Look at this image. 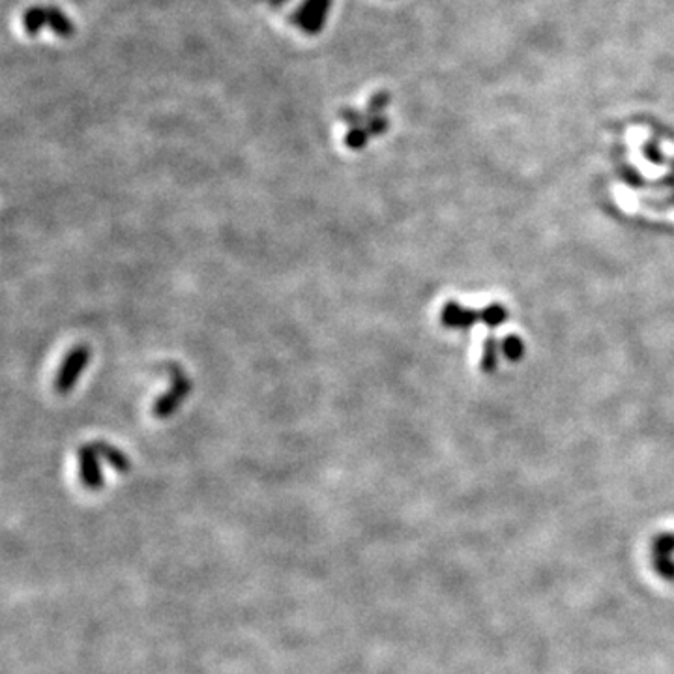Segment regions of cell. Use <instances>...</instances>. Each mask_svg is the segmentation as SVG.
I'll return each mask as SVG.
<instances>
[{
  "mask_svg": "<svg viewBox=\"0 0 674 674\" xmlns=\"http://www.w3.org/2000/svg\"><path fill=\"white\" fill-rule=\"evenodd\" d=\"M88 360H90V348L86 345H79L74 350H70L68 357L64 358L55 377V390L58 394H70L77 384L81 373L88 366Z\"/></svg>",
  "mask_w": 674,
  "mask_h": 674,
  "instance_id": "6da1fadb",
  "label": "cell"
},
{
  "mask_svg": "<svg viewBox=\"0 0 674 674\" xmlns=\"http://www.w3.org/2000/svg\"><path fill=\"white\" fill-rule=\"evenodd\" d=\"M650 558L656 573L663 581L674 583V532L656 536L652 541Z\"/></svg>",
  "mask_w": 674,
  "mask_h": 674,
  "instance_id": "7a4b0ae2",
  "label": "cell"
},
{
  "mask_svg": "<svg viewBox=\"0 0 674 674\" xmlns=\"http://www.w3.org/2000/svg\"><path fill=\"white\" fill-rule=\"evenodd\" d=\"M191 390V382L182 373H175L173 377V388L159 397L154 405V416L157 418H169L171 414L176 412V408L182 405V401L187 397Z\"/></svg>",
  "mask_w": 674,
  "mask_h": 674,
  "instance_id": "3957f363",
  "label": "cell"
},
{
  "mask_svg": "<svg viewBox=\"0 0 674 674\" xmlns=\"http://www.w3.org/2000/svg\"><path fill=\"white\" fill-rule=\"evenodd\" d=\"M79 468L83 484L90 489H98L104 486V474L100 467V456L94 446H81L79 449Z\"/></svg>",
  "mask_w": 674,
  "mask_h": 674,
  "instance_id": "277c9868",
  "label": "cell"
},
{
  "mask_svg": "<svg viewBox=\"0 0 674 674\" xmlns=\"http://www.w3.org/2000/svg\"><path fill=\"white\" fill-rule=\"evenodd\" d=\"M96 452H98L100 458H104L115 470L118 472H127L130 470V459H127V456L124 452H120L118 448H115L113 444H107V442H94L92 444Z\"/></svg>",
  "mask_w": 674,
  "mask_h": 674,
  "instance_id": "5b68a950",
  "label": "cell"
},
{
  "mask_svg": "<svg viewBox=\"0 0 674 674\" xmlns=\"http://www.w3.org/2000/svg\"><path fill=\"white\" fill-rule=\"evenodd\" d=\"M369 132L366 130V127H352V130L347 134L345 137V145L352 150H360L367 145V136Z\"/></svg>",
  "mask_w": 674,
  "mask_h": 674,
  "instance_id": "8992f818",
  "label": "cell"
}]
</instances>
